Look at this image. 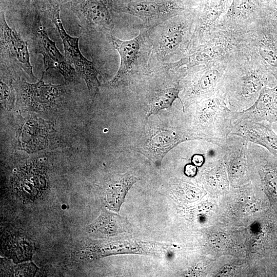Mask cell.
I'll use <instances>...</instances> for the list:
<instances>
[{"instance_id": "d4e9b609", "label": "cell", "mask_w": 277, "mask_h": 277, "mask_svg": "<svg viewBox=\"0 0 277 277\" xmlns=\"http://www.w3.org/2000/svg\"><path fill=\"white\" fill-rule=\"evenodd\" d=\"M198 168L196 166L189 162L184 165L183 173L185 175L188 177H193L197 175Z\"/></svg>"}, {"instance_id": "8fae6325", "label": "cell", "mask_w": 277, "mask_h": 277, "mask_svg": "<svg viewBox=\"0 0 277 277\" xmlns=\"http://www.w3.org/2000/svg\"><path fill=\"white\" fill-rule=\"evenodd\" d=\"M141 34L139 33L137 36L125 41L120 39L112 34L107 37L118 52L120 57L118 69L114 77L107 83L108 86L117 87L125 80L137 59L141 48Z\"/></svg>"}, {"instance_id": "ac0fdd59", "label": "cell", "mask_w": 277, "mask_h": 277, "mask_svg": "<svg viewBox=\"0 0 277 277\" xmlns=\"http://www.w3.org/2000/svg\"><path fill=\"white\" fill-rule=\"evenodd\" d=\"M37 1L0 0V8L4 9L6 14L23 18L28 16Z\"/></svg>"}, {"instance_id": "e0dca14e", "label": "cell", "mask_w": 277, "mask_h": 277, "mask_svg": "<svg viewBox=\"0 0 277 277\" xmlns=\"http://www.w3.org/2000/svg\"><path fill=\"white\" fill-rule=\"evenodd\" d=\"M183 37V31L180 25L169 27L160 39V50L161 53L167 54L175 50L182 42Z\"/></svg>"}, {"instance_id": "7c38bea8", "label": "cell", "mask_w": 277, "mask_h": 277, "mask_svg": "<svg viewBox=\"0 0 277 277\" xmlns=\"http://www.w3.org/2000/svg\"><path fill=\"white\" fill-rule=\"evenodd\" d=\"M48 124L42 119L30 118L18 129L19 148L30 152L44 149L48 142Z\"/></svg>"}, {"instance_id": "d6986e66", "label": "cell", "mask_w": 277, "mask_h": 277, "mask_svg": "<svg viewBox=\"0 0 277 277\" xmlns=\"http://www.w3.org/2000/svg\"><path fill=\"white\" fill-rule=\"evenodd\" d=\"M222 52L221 49L218 47H209L197 51L191 56L169 65V67L179 66L181 65L191 63H202L211 60L218 56Z\"/></svg>"}, {"instance_id": "5bb4252c", "label": "cell", "mask_w": 277, "mask_h": 277, "mask_svg": "<svg viewBox=\"0 0 277 277\" xmlns=\"http://www.w3.org/2000/svg\"><path fill=\"white\" fill-rule=\"evenodd\" d=\"M129 229L130 223L126 218L103 208L97 218L87 226L86 231L93 236L108 238L128 232Z\"/></svg>"}, {"instance_id": "277c9868", "label": "cell", "mask_w": 277, "mask_h": 277, "mask_svg": "<svg viewBox=\"0 0 277 277\" xmlns=\"http://www.w3.org/2000/svg\"><path fill=\"white\" fill-rule=\"evenodd\" d=\"M1 70L13 78L14 75H26L36 78L30 62L28 44L15 28H11L6 19V11L0 8Z\"/></svg>"}, {"instance_id": "4316f807", "label": "cell", "mask_w": 277, "mask_h": 277, "mask_svg": "<svg viewBox=\"0 0 277 277\" xmlns=\"http://www.w3.org/2000/svg\"><path fill=\"white\" fill-rule=\"evenodd\" d=\"M38 1L43 4H47L49 3L48 0H38Z\"/></svg>"}, {"instance_id": "3957f363", "label": "cell", "mask_w": 277, "mask_h": 277, "mask_svg": "<svg viewBox=\"0 0 277 277\" xmlns=\"http://www.w3.org/2000/svg\"><path fill=\"white\" fill-rule=\"evenodd\" d=\"M43 16V12L36 2L29 32L32 51L42 55L45 72L50 69L56 70L63 76L65 83H78L81 77L60 52L55 43L49 37L42 23Z\"/></svg>"}, {"instance_id": "5b68a950", "label": "cell", "mask_w": 277, "mask_h": 277, "mask_svg": "<svg viewBox=\"0 0 277 277\" xmlns=\"http://www.w3.org/2000/svg\"><path fill=\"white\" fill-rule=\"evenodd\" d=\"M65 6L78 19L83 35L104 33L112 35L114 26V13L118 6L113 0H73Z\"/></svg>"}, {"instance_id": "6da1fadb", "label": "cell", "mask_w": 277, "mask_h": 277, "mask_svg": "<svg viewBox=\"0 0 277 277\" xmlns=\"http://www.w3.org/2000/svg\"><path fill=\"white\" fill-rule=\"evenodd\" d=\"M187 107V121L200 140L218 144L230 134L232 111L218 94Z\"/></svg>"}, {"instance_id": "44dd1931", "label": "cell", "mask_w": 277, "mask_h": 277, "mask_svg": "<svg viewBox=\"0 0 277 277\" xmlns=\"http://www.w3.org/2000/svg\"><path fill=\"white\" fill-rule=\"evenodd\" d=\"M254 8V0H233L230 7L231 14L233 16H245Z\"/></svg>"}, {"instance_id": "9a60e30c", "label": "cell", "mask_w": 277, "mask_h": 277, "mask_svg": "<svg viewBox=\"0 0 277 277\" xmlns=\"http://www.w3.org/2000/svg\"><path fill=\"white\" fill-rule=\"evenodd\" d=\"M173 2L159 3L150 0H143L129 3L126 6H118L119 12H124L141 18L158 17L178 9Z\"/></svg>"}, {"instance_id": "2e32d148", "label": "cell", "mask_w": 277, "mask_h": 277, "mask_svg": "<svg viewBox=\"0 0 277 277\" xmlns=\"http://www.w3.org/2000/svg\"><path fill=\"white\" fill-rule=\"evenodd\" d=\"M180 88L178 84H174L156 93L150 100L148 104L147 117L156 114L161 110L170 107L179 97Z\"/></svg>"}, {"instance_id": "ffe728a7", "label": "cell", "mask_w": 277, "mask_h": 277, "mask_svg": "<svg viewBox=\"0 0 277 277\" xmlns=\"http://www.w3.org/2000/svg\"><path fill=\"white\" fill-rule=\"evenodd\" d=\"M11 246L13 256L19 258V261L28 260L31 258L33 249L30 243L20 240L14 242Z\"/></svg>"}, {"instance_id": "4fadbf2b", "label": "cell", "mask_w": 277, "mask_h": 277, "mask_svg": "<svg viewBox=\"0 0 277 277\" xmlns=\"http://www.w3.org/2000/svg\"><path fill=\"white\" fill-rule=\"evenodd\" d=\"M139 180L129 172L118 173L111 177L105 186L104 195L106 207L109 210L118 212L129 190Z\"/></svg>"}, {"instance_id": "603a6c76", "label": "cell", "mask_w": 277, "mask_h": 277, "mask_svg": "<svg viewBox=\"0 0 277 277\" xmlns=\"http://www.w3.org/2000/svg\"><path fill=\"white\" fill-rule=\"evenodd\" d=\"M226 0H208L206 7V13L209 16H217L225 7Z\"/></svg>"}, {"instance_id": "7402d4cb", "label": "cell", "mask_w": 277, "mask_h": 277, "mask_svg": "<svg viewBox=\"0 0 277 277\" xmlns=\"http://www.w3.org/2000/svg\"><path fill=\"white\" fill-rule=\"evenodd\" d=\"M259 52L269 66L277 68V51L269 46L261 44L259 47Z\"/></svg>"}, {"instance_id": "8992f818", "label": "cell", "mask_w": 277, "mask_h": 277, "mask_svg": "<svg viewBox=\"0 0 277 277\" xmlns=\"http://www.w3.org/2000/svg\"><path fill=\"white\" fill-rule=\"evenodd\" d=\"M43 71L41 78L29 83L21 77L14 79L17 104L22 109L39 111L52 108L64 101L70 95L69 84L55 85L45 84Z\"/></svg>"}, {"instance_id": "7a4b0ae2", "label": "cell", "mask_w": 277, "mask_h": 277, "mask_svg": "<svg viewBox=\"0 0 277 277\" xmlns=\"http://www.w3.org/2000/svg\"><path fill=\"white\" fill-rule=\"evenodd\" d=\"M184 113L168 127L158 124L146 125L134 150L160 166L166 154L178 145L188 141L200 140L183 115Z\"/></svg>"}, {"instance_id": "484cf974", "label": "cell", "mask_w": 277, "mask_h": 277, "mask_svg": "<svg viewBox=\"0 0 277 277\" xmlns=\"http://www.w3.org/2000/svg\"><path fill=\"white\" fill-rule=\"evenodd\" d=\"M73 0H48L49 3L54 7H61Z\"/></svg>"}, {"instance_id": "cb8c5ba5", "label": "cell", "mask_w": 277, "mask_h": 277, "mask_svg": "<svg viewBox=\"0 0 277 277\" xmlns=\"http://www.w3.org/2000/svg\"><path fill=\"white\" fill-rule=\"evenodd\" d=\"M36 268L32 263L18 266L16 269V276H32L35 273Z\"/></svg>"}, {"instance_id": "83f0119b", "label": "cell", "mask_w": 277, "mask_h": 277, "mask_svg": "<svg viewBox=\"0 0 277 277\" xmlns=\"http://www.w3.org/2000/svg\"><path fill=\"white\" fill-rule=\"evenodd\" d=\"M265 1H266V0H265Z\"/></svg>"}, {"instance_id": "9c48e42d", "label": "cell", "mask_w": 277, "mask_h": 277, "mask_svg": "<svg viewBox=\"0 0 277 277\" xmlns=\"http://www.w3.org/2000/svg\"><path fill=\"white\" fill-rule=\"evenodd\" d=\"M239 121H266L277 123V86L264 87L254 103L242 111H232L231 123Z\"/></svg>"}, {"instance_id": "52a82bcc", "label": "cell", "mask_w": 277, "mask_h": 277, "mask_svg": "<svg viewBox=\"0 0 277 277\" xmlns=\"http://www.w3.org/2000/svg\"><path fill=\"white\" fill-rule=\"evenodd\" d=\"M61 8L49 9L46 13V17L56 27L63 45L66 60L74 66L79 76L85 81L89 92L95 95L100 87L99 72L93 62L82 53L79 47L80 37L72 36L67 33L61 18Z\"/></svg>"}, {"instance_id": "30bf717a", "label": "cell", "mask_w": 277, "mask_h": 277, "mask_svg": "<svg viewBox=\"0 0 277 277\" xmlns=\"http://www.w3.org/2000/svg\"><path fill=\"white\" fill-rule=\"evenodd\" d=\"M230 134L239 135L277 156V134L273 130L272 123L266 121L233 122Z\"/></svg>"}, {"instance_id": "ba28073f", "label": "cell", "mask_w": 277, "mask_h": 277, "mask_svg": "<svg viewBox=\"0 0 277 277\" xmlns=\"http://www.w3.org/2000/svg\"><path fill=\"white\" fill-rule=\"evenodd\" d=\"M248 142L243 137L230 134L217 145L223 152V159L227 165L232 180L241 181L249 165Z\"/></svg>"}]
</instances>
